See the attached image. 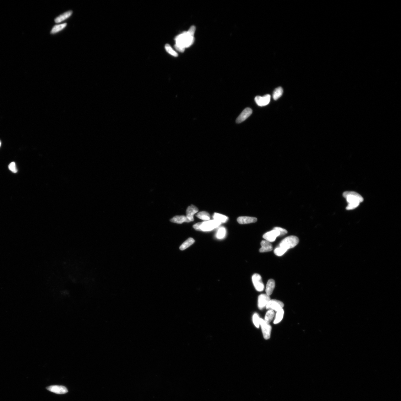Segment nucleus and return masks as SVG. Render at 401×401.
<instances>
[{"mask_svg": "<svg viewBox=\"0 0 401 401\" xmlns=\"http://www.w3.org/2000/svg\"><path fill=\"white\" fill-rule=\"evenodd\" d=\"M175 47L180 52H184L185 48L191 46L194 43V36L191 35L188 31L179 35L176 38Z\"/></svg>", "mask_w": 401, "mask_h": 401, "instance_id": "f257e3e1", "label": "nucleus"}, {"mask_svg": "<svg viewBox=\"0 0 401 401\" xmlns=\"http://www.w3.org/2000/svg\"><path fill=\"white\" fill-rule=\"evenodd\" d=\"M343 196L346 199L348 205L346 207L348 210L355 209L359 206L360 203L364 201L363 197L355 191H345Z\"/></svg>", "mask_w": 401, "mask_h": 401, "instance_id": "f03ea898", "label": "nucleus"}, {"mask_svg": "<svg viewBox=\"0 0 401 401\" xmlns=\"http://www.w3.org/2000/svg\"><path fill=\"white\" fill-rule=\"evenodd\" d=\"M299 242V239L298 237L294 236H290L283 239L278 246L288 250L295 247Z\"/></svg>", "mask_w": 401, "mask_h": 401, "instance_id": "7ed1b4c3", "label": "nucleus"}, {"mask_svg": "<svg viewBox=\"0 0 401 401\" xmlns=\"http://www.w3.org/2000/svg\"><path fill=\"white\" fill-rule=\"evenodd\" d=\"M221 223L215 219L209 220L202 222L200 226L201 231H209L218 227L220 225Z\"/></svg>", "mask_w": 401, "mask_h": 401, "instance_id": "20e7f679", "label": "nucleus"}, {"mask_svg": "<svg viewBox=\"0 0 401 401\" xmlns=\"http://www.w3.org/2000/svg\"><path fill=\"white\" fill-rule=\"evenodd\" d=\"M260 326L261 327L263 335L265 339H269L270 337L272 327L269 323L266 322L264 319L260 318Z\"/></svg>", "mask_w": 401, "mask_h": 401, "instance_id": "39448f33", "label": "nucleus"}, {"mask_svg": "<svg viewBox=\"0 0 401 401\" xmlns=\"http://www.w3.org/2000/svg\"><path fill=\"white\" fill-rule=\"evenodd\" d=\"M252 282L256 290L258 292H261L264 290V286L262 282V278L260 274H255L252 277Z\"/></svg>", "mask_w": 401, "mask_h": 401, "instance_id": "423d86ee", "label": "nucleus"}, {"mask_svg": "<svg viewBox=\"0 0 401 401\" xmlns=\"http://www.w3.org/2000/svg\"><path fill=\"white\" fill-rule=\"evenodd\" d=\"M284 304L281 301L275 300H270L266 306V308L269 310L278 311L283 309Z\"/></svg>", "mask_w": 401, "mask_h": 401, "instance_id": "0eeeda50", "label": "nucleus"}, {"mask_svg": "<svg viewBox=\"0 0 401 401\" xmlns=\"http://www.w3.org/2000/svg\"><path fill=\"white\" fill-rule=\"evenodd\" d=\"M280 233L278 230L274 229L272 231L268 232L263 235V239L266 241L273 242L275 241L276 238L280 236Z\"/></svg>", "mask_w": 401, "mask_h": 401, "instance_id": "6e6552de", "label": "nucleus"}, {"mask_svg": "<svg viewBox=\"0 0 401 401\" xmlns=\"http://www.w3.org/2000/svg\"><path fill=\"white\" fill-rule=\"evenodd\" d=\"M47 390L57 394H64L68 392V388L62 386H51L46 388Z\"/></svg>", "mask_w": 401, "mask_h": 401, "instance_id": "1a4fd4ad", "label": "nucleus"}, {"mask_svg": "<svg viewBox=\"0 0 401 401\" xmlns=\"http://www.w3.org/2000/svg\"><path fill=\"white\" fill-rule=\"evenodd\" d=\"M270 296L266 294H262L258 297V306L260 309H262L266 307L270 300Z\"/></svg>", "mask_w": 401, "mask_h": 401, "instance_id": "9d476101", "label": "nucleus"}, {"mask_svg": "<svg viewBox=\"0 0 401 401\" xmlns=\"http://www.w3.org/2000/svg\"><path fill=\"white\" fill-rule=\"evenodd\" d=\"M271 96L269 95H266L262 97L257 96L255 98V101L259 106H264L267 105L270 101Z\"/></svg>", "mask_w": 401, "mask_h": 401, "instance_id": "9b49d317", "label": "nucleus"}, {"mask_svg": "<svg viewBox=\"0 0 401 401\" xmlns=\"http://www.w3.org/2000/svg\"><path fill=\"white\" fill-rule=\"evenodd\" d=\"M253 112L252 109L250 108H246L244 109L243 111L240 114V115L237 118L236 122L237 123H240L245 121L246 119H247L250 115H251Z\"/></svg>", "mask_w": 401, "mask_h": 401, "instance_id": "f8f14e48", "label": "nucleus"}, {"mask_svg": "<svg viewBox=\"0 0 401 401\" xmlns=\"http://www.w3.org/2000/svg\"><path fill=\"white\" fill-rule=\"evenodd\" d=\"M198 209L194 205L189 206L187 209L186 217L190 222L194 220V215L195 213L198 212Z\"/></svg>", "mask_w": 401, "mask_h": 401, "instance_id": "ddd939ff", "label": "nucleus"}, {"mask_svg": "<svg viewBox=\"0 0 401 401\" xmlns=\"http://www.w3.org/2000/svg\"><path fill=\"white\" fill-rule=\"evenodd\" d=\"M238 222L241 225L255 223L257 219L255 217L243 216L240 217L237 219Z\"/></svg>", "mask_w": 401, "mask_h": 401, "instance_id": "4468645a", "label": "nucleus"}, {"mask_svg": "<svg viewBox=\"0 0 401 401\" xmlns=\"http://www.w3.org/2000/svg\"><path fill=\"white\" fill-rule=\"evenodd\" d=\"M262 247L259 250L260 253L267 252L272 251L273 250L272 245L270 242L263 240L261 243Z\"/></svg>", "mask_w": 401, "mask_h": 401, "instance_id": "2eb2a0df", "label": "nucleus"}, {"mask_svg": "<svg viewBox=\"0 0 401 401\" xmlns=\"http://www.w3.org/2000/svg\"><path fill=\"white\" fill-rule=\"evenodd\" d=\"M275 286V282L273 279H270L268 281L266 284V294L270 296L273 292Z\"/></svg>", "mask_w": 401, "mask_h": 401, "instance_id": "dca6fc26", "label": "nucleus"}, {"mask_svg": "<svg viewBox=\"0 0 401 401\" xmlns=\"http://www.w3.org/2000/svg\"><path fill=\"white\" fill-rule=\"evenodd\" d=\"M170 221L172 223L180 224L184 222L189 223L190 222L185 215L176 216L171 219Z\"/></svg>", "mask_w": 401, "mask_h": 401, "instance_id": "f3484780", "label": "nucleus"}, {"mask_svg": "<svg viewBox=\"0 0 401 401\" xmlns=\"http://www.w3.org/2000/svg\"><path fill=\"white\" fill-rule=\"evenodd\" d=\"M73 12L72 11H68L62 14L57 17L55 19V22L57 24L60 23L65 21L68 18H70L71 15H72Z\"/></svg>", "mask_w": 401, "mask_h": 401, "instance_id": "a211bd4d", "label": "nucleus"}, {"mask_svg": "<svg viewBox=\"0 0 401 401\" xmlns=\"http://www.w3.org/2000/svg\"><path fill=\"white\" fill-rule=\"evenodd\" d=\"M284 311L283 309L277 311L275 317L274 321V324H276L280 322L284 317Z\"/></svg>", "mask_w": 401, "mask_h": 401, "instance_id": "6ab92c4d", "label": "nucleus"}, {"mask_svg": "<svg viewBox=\"0 0 401 401\" xmlns=\"http://www.w3.org/2000/svg\"><path fill=\"white\" fill-rule=\"evenodd\" d=\"M194 242L195 241L194 239H192V238H189L180 246V249L181 250H184L186 249L187 248L190 247V246L194 244Z\"/></svg>", "mask_w": 401, "mask_h": 401, "instance_id": "aec40b11", "label": "nucleus"}, {"mask_svg": "<svg viewBox=\"0 0 401 401\" xmlns=\"http://www.w3.org/2000/svg\"><path fill=\"white\" fill-rule=\"evenodd\" d=\"M213 218L215 220L218 221L221 223H225L228 219L227 217L218 213H215L214 214V215L213 216Z\"/></svg>", "mask_w": 401, "mask_h": 401, "instance_id": "412c9836", "label": "nucleus"}, {"mask_svg": "<svg viewBox=\"0 0 401 401\" xmlns=\"http://www.w3.org/2000/svg\"><path fill=\"white\" fill-rule=\"evenodd\" d=\"M67 25L66 23H64L54 26L51 30V33L53 34L58 33L64 29Z\"/></svg>", "mask_w": 401, "mask_h": 401, "instance_id": "4be33fe9", "label": "nucleus"}, {"mask_svg": "<svg viewBox=\"0 0 401 401\" xmlns=\"http://www.w3.org/2000/svg\"><path fill=\"white\" fill-rule=\"evenodd\" d=\"M283 93V89L282 87H278L277 88L275 89L273 93V97L274 100H277L278 99L282 96Z\"/></svg>", "mask_w": 401, "mask_h": 401, "instance_id": "5701e85b", "label": "nucleus"}, {"mask_svg": "<svg viewBox=\"0 0 401 401\" xmlns=\"http://www.w3.org/2000/svg\"><path fill=\"white\" fill-rule=\"evenodd\" d=\"M274 315L275 313L274 311L272 310H268L266 313L264 320L266 322L269 323L273 319Z\"/></svg>", "mask_w": 401, "mask_h": 401, "instance_id": "b1692460", "label": "nucleus"}, {"mask_svg": "<svg viewBox=\"0 0 401 401\" xmlns=\"http://www.w3.org/2000/svg\"><path fill=\"white\" fill-rule=\"evenodd\" d=\"M198 218L205 221H209L210 219V215L206 211H201L197 214Z\"/></svg>", "mask_w": 401, "mask_h": 401, "instance_id": "393cba45", "label": "nucleus"}, {"mask_svg": "<svg viewBox=\"0 0 401 401\" xmlns=\"http://www.w3.org/2000/svg\"><path fill=\"white\" fill-rule=\"evenodd\" d=\"M226 234V230L225 228L221 227L219 228L216 235L217 237L219 239H223L225 237Z\"/></svg>", "mask_w": 401, "mask_h": 401, "instance_id": "a878e982", "label": "nucleus"}, {"mask_svg": "<svg viewBox=\"0 0 401 401\" xmlns=\"http://www.w3.org/2000/svg\"><path fill=\"white\" fill-rule=\"evenodd\" d=\"M260 317L257 313H255L253 315V321L254 325L257 328L260 326Z\"/></svg>", "mask_w": 401, "mask_h": 401, "instance_id": "bb28decb", "label": "nucleus"}, {"mask_svg": "<svg viewBox=\"0 0 401 401\" xmlns=\"http://www.w3.org/2000/svg\"><path fill=\"white\" fill-rule=\"evenodd\" d=\"M165 49L166 51L169 54L172 55V56L176 57L178 56L177 53L176 51H175V50L172 48V47L170 45L166 44L165 46Z\"/></svg>", "mask_w": 401, "mask_h": 401, "instance_id": "cd10ccee", "label": "nucleus"}, {"mask_svg": "<svg viewBox=\"0 0 401 401\" xmlns=\"http://www.w3.org/2000/svg\"><path fill=\"white\" fill-rule=\"evenodd\" d=\"M287 251V250L283 249L282 248L278 246L277 247H276V249L274 250V254H275L276 255L278 256H281L284 255V254L286 253Z\"/></svg>", "mask_w": 401, "mask_h": 401, "instance_id": "c85d7f7f", "label": "nucleus"}, {"mask_svg": "<svg viewBox=\"0 0 401 401\" xmlns=\"http://www.w3.org/2000/svg\"><path fill=\"white\" fill-rule=\"evenodd\" d=\"M8 167L9 170L14 173H17L18 171L16 164L14 162H12L10 163Z\"/></svg>", "mask_w": 401, "mask_h": 401, "instance_id": "c756f323", "label": "nucleus"}, {"mask_svg": "<svg viewBox=\"0 0 401 401\" xmlns=\"http://www.w3.org/2000/svg\"><path fill=\"white\" fill-rule=\"evenodd\" d=\"M274 229L278 230L280 233V236H284L288 233V231L286 229H283L282 228L279 227H274Z\"/></svg>", "mask_w": 401, "mask_h": 401, "instance_id": "7c9ffc66", "label": "nucleus"}, {"mask_svg": "<svg viewBox=\"0 0 401 401\" xmlns=\"http://www.w3.org/2000/svg\"><path fill=\"white\" fill-rule=\"evenodd\" d=\"M202 223V222L198 223L195 224V225L193 226V228H194L195 230H196L201 231L200 227Z\"/></svg>", "mask_w": 401, "mask_h": 401, "instance_id": "2f4dec72", "label": "nucleus"}, {"mask_svg": "<svg viewBox=\"0 0 401 401\" xmlns=\"http://www.w3.org/2000/svg\"><path fill=\"white\" fill-rule=\"evenodd\" d=\"M1 141H0V147H1Z\"/></svg>", "mask_w": 401, "mask_h": 401, "instance_id": "473e14b6", "label": "nucleus"}]
</instances>
